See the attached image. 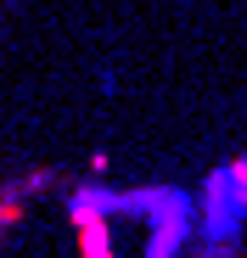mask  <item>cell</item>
<instances>
[{
  "instance_id": "cell-1",
  "label": "cell",
  "mask_w": 247,
  "mask_h": 258,
  "mask_svg": "<svg viewBox=\"0 0 247 258\" xmlns=\"http://www.w3.org/2000/svg\"><path fill=\"white\" fill-rule=\"evenodd\" d=\"M202 236H208V247H225V241H236V230H241V219H247V202L236 197V185H230V174L219 168V174H208V185H202Z\"/></svg>"
},
{
  "instance_id": "cell-3",
  "label": "cell",
  "mask_w": 247,
  "mask_h": 258,
  "mask_svg": "<svg viewBox=\"0 0 247 258\" xmlns=\"http://www.w3.org/2000/svg\"><path fill=\"white\" fill-rule=\"evenodd\" d=\"M225 174H230V185H236V197L247 202V157H236V163L225 168Z\"/></svg>"
},
{
  "instance_id": "cell-2",
  "label": "cell",
  "mask_w": 247,
  "mask_h": 258,
  "mask_svg": "<svg viewBox=\"0 0 247 258\" xmlns=\"http://www.w3.org/2000/svg\"><path fill=\"white\" fill-rule=\"evenodd\" d=\"M68 219H73V230H79V252H85V258H107V252H118V247H112V225H107V213H96V208H73V202H68Z\"/></svg>"
}]
</instances>
